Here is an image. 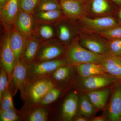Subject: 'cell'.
<instances>
[{
	"label": "cell",
	"mask_w": 121,
	"mask_h": 121,
	"mask_svg": "<svg viewBox=\"0 0 121 121\" xmlns=\"http://www.w3.org/2000/svg\"><path fill=\"white\" fill-rule=\"evenodd\" d=\"M12 27V29L10 36V45L15 56L16 62H17L20 59L26 39L19 31L16 24Z\"/></svg>",
	"instance_id": "cell-15"
},
{
	"label": "cell",
	"mask_w": 121,
	"mask_h": 121,
	"mask_svg": "<svg viewBox=\"0 0 121 121\" xmlns=\"http://www.w3.org/2000/svg\"><path fill=\"white\" fill-rule=\"evenodd\" d=\"M62 93L61 89L57 86L53 87L44 95L37 105L47 107L59 98Z\"/></svg>",
	"instance_id": "cell-25"
},
{
	"label": "cell",
	"mask_w": 121,
	"mask_h": 121,
	"mask_svg": "<svg viewBox=\"0 0 121 121\" xmlns=\"http://www.w3.org/2000/svg\"><path fill=\"white\" fill-rule=\"evenodd\" d=\"M110 93L109 88L90 91L87 95L95 108L103 109L106 106Z\"/></svg>",
	"instance_id": "cell-17"
},
{
	"label": "cell",
	"mask_w": 121,
	"mask_h": 121,
	"mask_svg": "<svg viewBox=\"0 0 121 121\" xmlns=\"http://www.w3.org/2000/svg\"><path fill=\"white\" fill-rule=\"evenodd\" d=\"M80 20L84 28L90 31L97 33L119 25L116 20L111 17L92 19L84 16Z\"/></svg>",
	"instance_id": "cell-6"
},
{
	"label": "cell",
	"mask_w": 121,
	"mask_h": 121,
	"mask_svg": "<svg viewBox=\"0 0 121 121\" xmlns=\"http://www.w3.org/2000/svg\"><path fill=\"white\" fill-rule=\"evenodd\" d=\"M41 44L37 39L31 36L26 39L20 60L26 65L33 62Z\"/></svg>",
	"instance_id": "cell-14"
},
{
	"label": "cell",
	"mask_w": 121,
	"mask_h": 121,
	"mask_svg": "<svg viewBox=\"0 0 121 121\" xmlns=\"http://www.w3.org/2000/svg\"><path fill=\"white\" fill-rule=\"evenodd\" d=\"M57 86L50 76L28 79L21 96L25 107L37 105L51 89Z\"/></svg>",
	"instance_id": "cell-1"
},
{
	"label": "cell",
	"mask_w": 121,
	"mask_h": 121,
	"mask_svg": "<svg viewBox=\"0 0 121 121\" xmlns=\"http://www.w3.org/2000/svg\"><path fill=\"white\" fill-rule=\"evenodd\" d=\"M107 45L109 55L115 56H121V39L110 40Z\"/></svg>",
	"instance_id": "cell-31"
},
{
	"label": "cell",
	"mask_w": 121,
	"mask_h": 121,
	"mask_svg": "<svg viewBox=\"0 0 121 121\" xmlns=\"http://www.w3.org/2000/svg\"><path fill=\"white\" fill-rule=\"evenodd\" d=\"M108 117L111 121H118L121 117V87H117L108 107Z\"/></svg>",
	"instance_id": "cell-19"
},
{
	"label": "cell",
	"mask_w": 121,
	"mask_h": 121,
	"mask_svg": "<svg viewBox=\"0 0 121 121\" xmlns=\"http://www.w3.org/2000/svg\"><path fill=\"white\" fill-rule=\"evenodd\" d=\"M118 21L120 24H121V8L118 12Z\"/></svg>",
	"instance_id": "cell-38"
},
{
	"label": "cell",
	"mask_w": 121,
	"mask_h": 121,
	"mask_svg": "<svg viewBox=\"0 0 121 121\" xmlns=\"http://www.w3.org/2000/svg\"><path fill=\"white\" fill-rule=\"evenodd\" d=\"M36 17L39 23H51L62 19L64 14L61 9L37 12Z\"/></svg>",
	"instance_id": "cell-22"
},
{
	"label": "cell",
	"mask_w": 121,
	"mask_h": 121,
	"mask_svg": "<svg viewBox=\"0 0 121 121\" xmlns=\"http://www.w3.org/2000/svg\"><path fill=\"white\" fill-rule=\"evenodd\" d=\"M39 34L43 39H49L52 38L54 35V31L51 26L44 25L40 27Z\"/></svg>",
	"instance_id": "cell-34"
},
{
	"label": "cell",
	"mask_w": 121,
	"mask_h": 121,
	"mask_svg": "<svg viewBox=\"0 0 121 121\" xmlns=\"http://www.w3.org/2000/svg\"><path fill=\"white\" fill-rule=\"evenodd\" d=\"M115 78L104 75H97L82 78L79 82L80 88L90 91L108 86L115 82Z\"/></svg>",
	"instance_id": "cell-9"
},
{
	"label": "cell",
	"mask_w": 121,
	"mask_h": 121,
	"mask_svg": "<svg viewBox=\"0 0 121 121\" xmlns=\"http://www.w3.org/2000/svg\"><path fill=\"white\" fill-rule=\"evenodd\" d=\"M70 64L66 60L61 58L39 62H33L26 65L27 79L49 76L58 68Z\"/></svg>",
	"instance_id": "cell-3"
},
{
	"label": "cell",
	"mask_w": 121,
	"mask_h": 121,
	"mask_svg": "<svg viewBox=\"0 0 121 121\" xmlns=\"http://www.w3.org/2000/svg\"><path fill=\"white\" fill-rule=\"evenodd\" d=\"M70 65H64L58 68L50 74L49 76L60 88L62 84L69 81L73 72V68Z\"/></svg>",
	"instance_id": "cell-20"
},
{
	"label": "cell",
	"mask_w": 121,
	"mask_h": 121,
	"mask_svg": "<svg viewBox=\"0 0 121 121\" xmlns=\"http://www.w3.org/2000/svg\"><path fill=\"white\" fill-rule=\"evenodd\" d=\"M87 0H60L61 9L66 17L80 19L84 16Z\"/></svg>",
	"instance_id": "cell-8"
},
{
	"label": "cell",
	"mask_w": 121,
	"mask_h": 121,
	"mask_svg": "<svg viewBox=\"0 0 121 121\" xmlns=\"http://www.w3.org/2000/svg\"><path fill=\"white\" fill-rule=\"evenodd\" d=\"M110 0H87V7L96 15L106 14L111 11Z\"/></svg>",
	"instance_id": "cell-23"
},
{
	"label": "cell",
	"mask_w": 121,
	"mask_h": 121,
	"mask_svg": "<svg viewBox=\"0 0 121 121\" xmlns=\"http://www.w3.org/2000/svg\"><path fill=\"white\" fill-rule=\"evenodd\" d=\"M20 0H7L0 8L1 19L5 23L12 26L15 24L20 10Z\"/></svg>",
	"instance_id": "cell-12"
},
{
	"label": "cell",
	"mask_w": 121,
	"mask_h": 121,
	"mask_svg": "<svg viewBox=\"0 0 121 121\" xmlns=\"http://www.w3.org/2000/svg\"><path fill=\"white\" fill-rule=\"evenodd\" d=\"M94 108L87 95L80 97L78 100V108L80 115L87 117L92 116L95 113Z\"/></svg>",
	"instance_id": "cell-24"
},
{
	"label": "cell",
	"mask_w": 121,
	"mask_h": 121,
	"mask_svg": "<svg viewBox=\"0 0 121 121\" xmlns=\"http://www.w3.org/2000/svg\"><path fill=\"white\" fill-rule=\"evenodd\" d=\"M78 97L74 91L70 92L64 100L62 106L61 116L65 121H73L77 113Z\"/></svg>",
	"instance_id": "cell-11"
},
{
	"label": "cell",
	"mask_w": 121,
	"mask_h": 121,
	"mask_svg": "<svg viewBox=\"0 0 121 121\" xmlns=\"http://www.w3.org/2000/svg\"><path fill=\"white\" fill-rule=\"evenodd\" d=\"M76 39L72 43L66 53V60L70 65L74 66L85 63L101 64L106 56L92 52L80 45Z\"/></svg>",
	"instance_id": "cell-2"
},
{
	"label": "cell",
	"mask_w": 121,
	"mask_h": 121,
	"mask_svg": "<svg viewBox=\"0 0 121 121\" xmlns=\"http://www.w3.org/2000/svg\"><path fill=\"white\" fill-rule=\"evenodd\" d=\"M15 23L17 29L25 39L31 37L33 23L32 13L20 9Z\"/></svg>",
	"instance_id": "cell-13"
},
{
	"label": "cell",
	"mask_w": 121,
	"mask_h": 121,
	"mask_svg": "<svg viewBox=\"0 0 121 121\" xmlns=\"http://www.w3.org/2000/svg\"><path fill=\"white\" fill-rule=\"evenodd\" d=\"M22 120L20 111L15 108L5 111H0V121H16Z\"/></svg>",
	"instance_id": "cell-28"
},
{
	"label": "cell",
	"mask_w": 121,
	"mask_h": 121,
	"mask_svg": "<svg viewBox=\"0 0 121 121\" xmlns=\"http://www.w3.org/2000/svg\"><path fill=\"white\" fill-rule=\"evenodd\" d=\"M99 33L102 37L109 40L121 39V26L118 25Z\"/></svg>",
	"instance_id": "cell-29"
},
{
	"label": "cell",
	"mask_w": 121,
	"mask_h": 121,
	"mask_svg": "<svg viewBox=\"0 0 121 121\" xmlns=\"http://www.w3.org/2000/svg\"><path fill=\"white\" fill-rule=\"evenodd\" d=\"M39 0H20V9L32 13L35 11Z\"/></svg>",
	"instance_id": "cell-30"
},
{
	"label": "cell",
	"mask_w": 121,
	"mask_h": 121,
	"mask_svg": "<svg viewBox=\"0 0 121 121\" xmlns=\"http://www.w3.org/2000/svg\"><path fill=\"white\" fill-rule=\"evenodd\" d=\"M59 36L61 41L67 42L69 41L71 36V32L70 28L65 24L59 27Z\"/></svg>",
	"instance_id": "cell-33"
},
{
	"label": "cell",
	"mask_w": 121,
	"mask_h": 121,
	"mask_svg": "<svg viewBox=\"0 0 121 121\" xmlns=\"http://www.w3.org/2000/svg\"><path fill=\"white\" fill-rule=\"evenodd\" d=\"M9 83L8 75L2 68L0 69V100L1 99L4 93L9 87Z\"/></svg>",
	"instance_id": "cell-32"
},
{
	"label": "cell",
	"mask_w": 121,
	"mask_h": 121,
	"mask_svg": "<svg viewBox=\"0 0 121 121\" xmlns=\"http://www.w3.org/2000/svg\"><path fill=\"white\" fill-rule=\"evenodd\" d=\"M76 71L82 78L93 76L104 75L106 72L101 65L94 63H87L74 66Z\"/></svg>",
	"instance_id": "cell-21"
},
{
	"label": "cell",
	"mask_w": 121,
	"mask_h": 121,
	"mask_svg": "<svg viewBox=\"0 0 121 121\" xmlns=\"http://www.w3.org/2000/svg\"><path fill=\"white\" fill-rule=\"evenodd\" d=\"M27 77V66L20 60H17L15 63L11 80L9 82V90L13 96H15L18 90L22 93Z\"/></svg>",
	"instance_id": "cell-5"
},
{
	"label": "cell",
	"mask_w": 121,
	"mask_h": 121,
	"mask_svg": "<svg viewBox=\"0 0 121 121\" xmlns=\"http://www.w3.org/2000/svg\"><path fill=\"white\" fill-rule=\"evenodd\" d=\"M104 71L111 75L121 78V57L109 55L100 64Z\"/></svg>",
	"instance_id": "cell-18"
},
{
	"label": "cell",
	"mask_w": 121,
	"mask_h": 121,
	"mask_svg": "<svg viewBox=\"0 0 121 121\" xmlns=\"http://www.w3.org/2000/svg\"><path fill=\"white\" fill-rule=\"evenodd\" d=\"M61 9L60 0H39L35 11L36 12Z\"/></svg>",
	"instance_id": "cell-26"
},
{
	"label": "cell",
	"mask_w": 121,
	"mask_h": 121,
	"mask_svg": "<svg viewBox=\"0 0 121 121\" xmlns=\"http://www.w3.org/2000/svg\"><path fill=\"white\" fill-rule=\"evenodd\" d=\"M67 50L64 46L58 43H42L33 62H39L60 58L66 54Z\"/></svg>",
	"instance_id": "cell-4"
},
{
	"label": "cell",
	"mask_w": 121,
	"mask_h": 121,
	"mask_svg": "<svg viewBox=\"0 0 121 121\" xmlns=\"http://www.w3.org/2000/svg\"><path fill=\"white\" fill-rule=\"evenodd\" d=\"M21 119L28 121H47L49 118L47 107L39 105L24 106L20 111Z\"/></svg>",
	"instance_id": "cell-10"
},
{
	"label": "cell",
	"mask_w": 121,
	"mask_h": 121,
	"mask_svg": "<svg viewBox=\"0 0 121 121\" xmlns=\"http://www.w3.org/2000/svg\"><path fill=\"white\" fill-rule=\"evenodd\" d=\"M106 121L105 117L103 116H99L95 117L91 119L93 121Z\"/></svg>",
	"instance_id": "cell-36"
},
{
	"label": "cell",
	"mask_w": 121,
	"mask_h": 121,
	"mask_svg": "<svg viewBox=\"0 0 121 121\" xmlns=\"http://www.w3.org/2000/svg\"><path fill=\"white\" fill-rule=\"evenodd\" d=\"M74 121H88V119H87L86 117L84 116H78L74 118Z\"/></svg>",
	"instance_id": "cell-35"
},
{
	"label": "cell",
	"mask_w": 121,
	"mask_h": 121,
	"mask_svg": "<svg viewBox=\"0 0 121 121\" xmlns=\"http://www.w3.org/2000/svg\"><path fill=\"white\" fill-rule=\"evenodd\" d=\"M79 43L83 47L94 53L104 56L109 55L107 45L98 39L83 36L81 37Z\"/></svg>",
	"instance_id": "cell-16"
},
{
	"label": "cell",
	"mask_w": 121,
	"mask_h": 121,
	"mask_svg": "<svg viewBox=\"0 0 121 121\" xmlns=\"http://www.w3.org/2000/svg\"><path fill=\"white\" fill-rule=\"evenodd\" d=\"M111 2L118 6H121V0H110Z\"/></svg>",
	"instance_id": "cell-37"
},
{
	"label": "cell",
	"mask_w": 121,
	"mask_h": 121,
	"mask_svg": "<svg viewBox=\"0 0 121 121\" xmlns=\"http://www.w3.org/2000/svg\"><path fill=\"white\" fill-rule=\"evenodd\" d=\"M7 0H0V7L1 8L4 6L6 2H7Z\"/></svg>",
	"instance_id": "cell-39"
},
{
	"label": "cell",
	"mask_w": 121,
	"mask_h": 121,
	"mask_svg": "<svg viewBox=\"0 0 121 121\" xmlns=\"http://www.w3.org/2000/svg\"><path fill=\"white\" fill-rule=\"evenodd\" d=\"M13 95L9 90V87L4 93L0 100V111H5L11 108H15L13 105Z\"/></svg>",
	"instance_id": "cell-27"
},
{
	"label": "cell",
	"mask_w": 121,
	"mask_h": 121,
	"mask_svg": "<svg viewBox=\"0 0 121 121\" xmlns=\"http://www.w3.org/2000/svg\"><path fill=\"white\" fill-rule=\"evenodd\" d=\"M11 34L5 37L2 42L0 48V67L5 71L8 78L9 83L16 63V60L10 43Z\"/></svg>",
	"instance_id": "cell-7"
}]
</instances>
